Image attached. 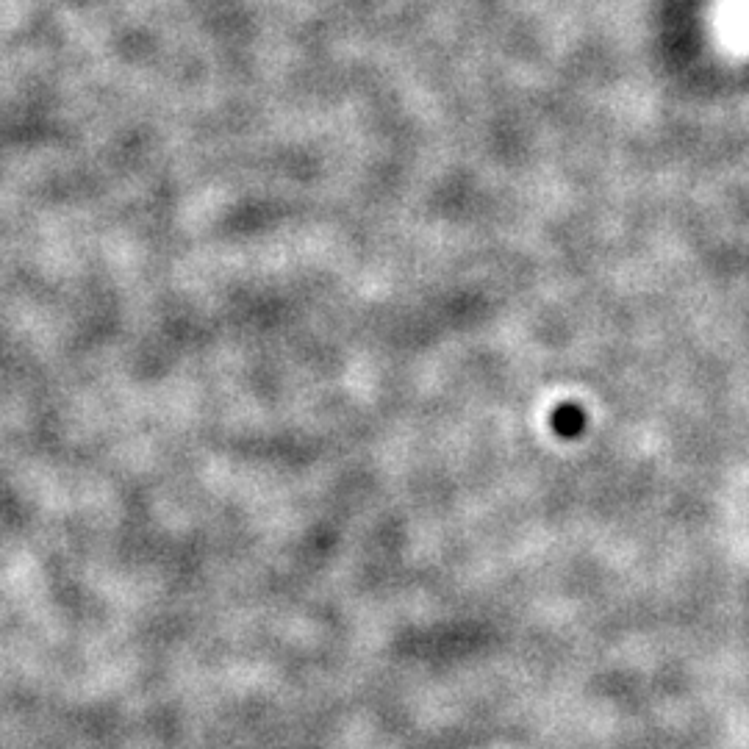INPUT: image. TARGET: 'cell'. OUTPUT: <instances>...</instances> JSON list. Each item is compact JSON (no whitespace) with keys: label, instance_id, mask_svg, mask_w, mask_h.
<instances>
[]
</instances>
